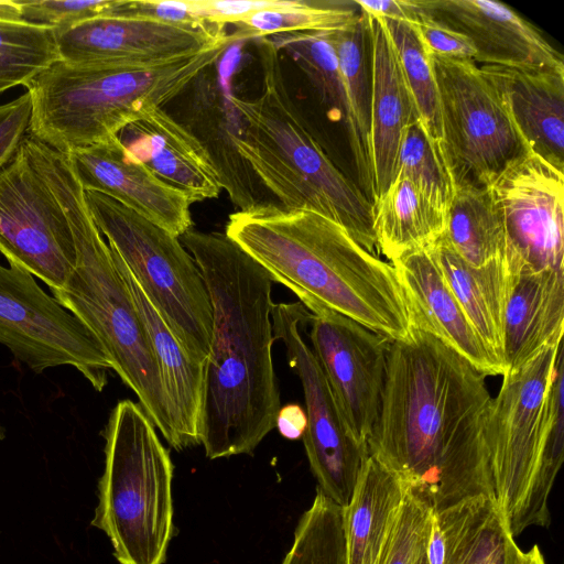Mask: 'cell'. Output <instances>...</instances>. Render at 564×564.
Listing matches in <instances>:
<instances>
[{
	"instance_id": "484cf974",
	"label": "cell",
	"mask_w": 564,
	"mask_h": 564,
	"mask_svg": "<svg viewBox=\"0 0 564 564\" xmlns=\"http://www.w3.org/2000/svg\"><path fill=\"white\" fill-rule=\"evenodd\" d=\"M427 249L470 323L489 350L505 366V311L518 270L503 256L482 267H473L442 237Z\"/></svg>"
},
{
	"instance_id": "52a82bcc",
	"label": "cell",
	"mask_w": 564,
	"mask_h": 564,
	"mask_svg": "<svg viewBox=\"0 0 564 564\" xmlns=\"http://www.w3.org/2000/svg\"><path fill=\"white\" fill-rule=\"evenodd\" d=\"M105 468L90 524L119 564H163L174 534L170 452L140 404L121 400L104 430Z\"/></svg>"
},
{
	"instance_id": "8992f818",
	"label": "cell",
	"mask_w": 564,
	"mask_h": 564,
	"mask_svg": "<svg viewBox=\"0 0 564 564\" xmlns=\"http://www.w3.org/2000/svg\"><path fill=\"white\" fill-rule=\"evenodd\" d=\"M230 44L154 63L56 61L24 86L32 105L28 133L65 154L118 137L177 97Z\"/></svg>"
},
{
	"instance_id": "8d00e7d4",
	"label": "cell",
	"mask_w": 564,
	"mask_h": 564,
	"mask_svg": "<svg viewBox=\"0 0 564 564\" xmlns=\"http://www.w3.org/2000/svg\"><path fill=\"white\" fill-rule=\"evenodd\" d=\"M282 564H346L343 507L317 489Z\"/></svg>"
},
{
	"instance_id": "2e32d148",
	"label": "cell",
	"mask_w": 564,
	"mask_h": 564,
	"mask_svg": "<svg viewBox=\"0 0 564 564\" xmlns=\"http://www.w3.org/2000/svg\"><path fill=\"white\" fill-rule=\"evenodd\" d=\"M61 59L70 63H154L228 41L224 26L182 25L106 15L56 29Z\"/></svg>"
},
{
	"instance_id": "c3c4849f",
	"label": "cell",
	"mask_w": 564,
	"mask_h": 564,
	"mask_svg": "<svg viewBox=\"0 0 564 564\" xmlns=\"http://www.w3.org/2000/svg\"><path fill=\"white\" fill-rule=\"evenodd\" d=\"M415 564H430L429 563V558H427V554H426V549L422 552V554L420 555V557L417 558Z\"/></svg>"
},
{
	"instance_id": "f6af8a7d",
	"label": "cell",
	"mask_w": 564,
	"mask_h": 564,
	"mask_svg": "<svg viewBox=\"0 0 564 564\" xmlns=\"http://www.w3.org/2000/svg\"><path fill=\"white\" fill-rule=\"evenodd\" d=\"M307 426L305 410L296 404H288L280 408L275 427L288 440H299L303 436Z\"/></svg>"
},
{
	"instance_id": "ab89813d",
	"label": "cell",
	"mask_w": 564,
	"mask_h": 564,
	"mask_svg": "<svg viewBox=\"0 0 564 564\" xmlns=\"http://www.w3.org/2000/svg\"><path fill=\"white\" fill-rule=\"evenodd\" d=\"M23 21L64 29L73 24L112 15L118 0H19Z\"/></svg>"
},
{
	"instance_id": "3957f363",
	"label": "cell",
	"mask_w": 564,
	"mask_h": 564,
	"mask_svg": "<svg viewBox=\"0 0 564 564\" xmlns=\"http://www.w3.org/2000/svg\"><path fill=\"white\" fill-rule=\"evenodd\" d=\"M491 395L486 376L431 334L412 327L391 340L369 455L434 511L444 470Z\"/></svg>"
},
{
	"instance_id": "74e56055",
	"label": "cell",
	"mask_w": 564,
	"mask_h": 564,
	"mask_svg": "<svg viewBox=\"0 0 564 564\" xmlns=\"http://www.w3.org/2000/svg\"><path fill=\"white\" fill-rule=\"evenodd\" d=\"M433 511L408 489L377 564H415L426 549Z\"/></svg>"
},
{
	"instance_id": "e575fe53",
	"label": "cell",
	"mask_w": 564,
	"mask_h": 564,
	"mask_svg": "<svg viewBox=\"0 0 564 564\" xmlns=\"http://www.w3.org/2000/svg\"><path fill=\"white\" fill-rule=\"evenodd\" d=\"M395 176L410 180L435 206L447 214L456 184L443 142L433 139L420 119L403 131Z\"/></svg>"
},
{
	"instance_id": "d6986e66",
	"label": "cell",
	"mask_w": 564,
	"mask_h": 564,
	"mask_svg": "<svg viewBox=\"0 0 564 564\" xmlns=\"http://www.w3.org/2000/svg\"><path fill=\"white\" fill-rule=\"evenodd\" d=\"M416 9L466 35L475 62L517 69L564 70L563 55L530 22L491 0H412Z\"/></svg>"
},
{
	"instance_id": "5bb4252c",
	"label": "cell",
	"mask_w": 564,
	"mask_h": 564,
	"mask_svg": "<svg viewBox=\"0 0 564 564\" xmlns=\"http://www.w3.org/2000/svg\"><path fill=\"white\" fill-rule=\"evenodd\" d=\"M488 188L502 221L505 259L518 270L564 269V172L528 149Z\"/></svg>"
},
{
	"instance_id": "f546056e",
	"label": "cell",
	"mask_w": 564,
	"mask_h": 564,
	"mask_svg": "<svg viewBox=\"0 0 564 564\" xmlns=\"http://www.w3.org/2000/svg\"><path fill=\"white\" fill-rule=\"evenodd\" d=\"M344 84L346 129L359 183L371 196L369 156L371 59L368 18L361 12L355 23L330 32ZM365 193V194H366Z\"/></svg>"
},
{
	"instance_id": "83f0119b",
	"label": "cell",
	"mask_w": 564,
	"mask_h": 564,
	"mask_svg": "<svg viewBox=\"0 0 564 564\" xmlns=\"http://www.w3.org/2000/svg\"><path fill=\"white\" fill-rule=\"evenodd\" d=\"M434 516L444 538L443 564H518L520 547L490 498L464 499Z\"/></svg>"
},
{
	"instance_id": "9a60e30c",
	"label": "cell",
	"mask_w": 564,
	"mask_h": 564,
	"mask_svg": "<svg viewBox=\"0 0 564 564\" xmlns=\"http://www.w3.org/2000/svg\"><path fill=\"white\" fill-rule=\"evenodd\" d=\"M310 339L339 410L355 438L367 445L377 421L391 339L318 304Z\"/></svg>"
},
{
	"instance_id": "7bdbcfd3",
	"label": "cell",
	"mask_w": 564,
	"mask_h": 564,
	"mask_svg": "<svg viewBox=\"0 0 564 564\" xmlns=\"http://www.w3.org/2000/svg\"><path fill=\"white\" fill-rule=\"evenodd\" d=\"M31 108L28 91L0 105V170L13 158L28 133Z\"/></svg>"
},
{
	"instance_id": "5b68a950",
	"label": "cell",
	"mask_w": 564,
	"mask_h": 564,
	"mask_svg": "<svg viewBox=\"0 0 564 564\" xmlns=\"http://www.w3.org/2000/svg\"><path fill=\"white\" fill-rule=\"evenodd\" d=\"M257 51L261 94L251 100L231 96L240 119V154L280 207L316 212L375 253L370 199L333 164L306 128L286 87L280 51L269 37L257 39Z\"/></svg>"
},
{
	"instance_id": "1f68e13d",
	"label": "cell",
	"mask_w": 564,
	"mask_h": 564,
	"mask_svg": "<svg viewBox=\"0 0 564 564\" xmlns=\"http://www.w3.org/2000/svg\"><path fill=\"white\" fill-rule=\"evenodd\" d=\"M361 11L350 2L284 0L280 7L249 13L234 23L230 43L310 31H338L357 21Z\"/></svg>"
},
{
	"instance_id": "603a6c76",
	"label": "cell",
	"mask_w": 564,
	"mask_h": 564,
	"mask_svg": "<svg viewBox=\"0 0 564 564\" xmlns=\"http://www.w3.org/2000/svg\"><path fill=\"white\" fill-rule=\"evenodd\" d=\"M481 68L497 85L528 148L564 172V70Z\"/></svg>"
},
{
	"instance_id": "4dcf8cb0",
	"label": "cell",
	"mask_w": 564,
	"mask_h": 564,
	"mask_svg": "<svg viewBox=\"0 0 564 564\" xmlns=\"http://www.w3.org/2000/svg\"><path fill=\"white\" fill-rule=\"evenodd\" d=\"M442 238L473 267L503 256L502 221L488 187H456Z\"/></svg>"
},
{
	"instance_id": "ee69618b",
	"label": "cell",
	"mask_w": 564,
	"mask_h": 564,
	"mask_svg": "<svg viewBox=\"0 0 564 564\" xmlns=\"http://www.w3.org/2000/svg\"><path fill=\"white\" fill-rule=\"evenodd\" d=\"M358 9L373 18L416 23L419 12L412 0H355Z\"/></svg>"
},
{
	"instance_id": "b9f144b4",
	"label": "cell",
	"mask_w": 564,
	"mask_h": 564,
	"mask_svg": "<svg viewBox=\"0 0 564 564\" xmlns=\"http://www.w3.org/2000/svg\"><path fill=\"white\" fill-rule=\"evenodd\" d=\"M112 15L133 17L182 25H212L192 13L186 1L118 0Z\"/></svg>"
},
{
	"instance_id": "e0dca14e",
	"label": "cell",
	"mask_w": 564,
	"mask_h": 564,
	"mask_svg": "<svg viewBox=\"0 0 564 564\" xmlns=\"http://www.w3.org/2000/svg\"><path fill=\"white\" fill-rule=\"evenodd\" d=\"M218 61L196 75L178 95L181 119H175L203 145L221 189L239 210L278 205L239 152L240 119L228 89L232 68L223 75Z\"/></svg>"
},
{
	"instance_id": "30bf717a",
	"label": "cell",
	"mask_w": 564,
	"mask_h": 564,
	"mask_svg": "<svg viewBox=\"0 0 564 564\" xmlns=\"http://www.w3.org/2000/svg\"><path fill=\"white\" fill-rule=\"evenodd\" d=\"M443 147L456 187H488L529 148L489 75L473 61L432 55Z\"/></svg>"
},
{
	"instance_id": "9c48e42d",
	"label": "cell",
	"mask_w": 564,
	"mask_h": 564,
	"mask_svg": "<svg viewBox=\"0 0 564 564\" xmlns=\"http://www.w3.org/2000/svg\"><path fill=\"white\" fill-rule=\"evenodd\" d=\"M562 343L543 349L520 369L505 372L486 410L490 499L513 538L529 527H540L535 488L552 421V380Z\"/></svg>"
},
{
	"instance_id": "4fadbf2b",
	"label": "cell",
	"mask_w": 564,
	"mask_h": 564,
	"mask_svg": "<svg viewBox=\"0 0 564 564\" xmlns=\"http://www.w3.org/2000/svg\"><path fill=\"white\" fill-rule=\"evenodd\" d=\"M0 253L51 291L64 285L76 264L66 215L22 141L0 170Z\"/></svg>"
},
{
	"instance_id": "60d3db41",
	"label": "cell",
	"mask_w": 564,
	"mask_h": 564,
	"mask_svg": "<svg viewBox=\"0 0 564 564\" xmlns=\"http://www.w3.org/2000/svg\"><path fill=\"white\" fill-rule=\"evenodd\" d=\"M416 10L420 17L413 26L431 55L475 62L476 50L466 35Z\"/></svg>"
},
{
	"instance_id": "ffe728a7",
	"label": "cell",
	"mask_w": 564,
	"mask_h": 564,
	"mask_svg": "<svg viewBox=\"0 0 564 564\" xmlns=\"http://www.w3.org/2000/svg\"><path fill=\"white\" fill-rule=\"evenodd\" d=\"M390 263L401 284L412 327L444 343L486 377L505 373V366L470 323L429 249Z\"/></svg>"
},
{
	"instance_id": "7dc6e473",
	"label": "cell",
	"mask_w": 564,
	"mask_h": 564,
	"mask_svg": "<svg viewBox=\"0 0 564 564\" xmlns=\"http://www.w3.org/2000/svg\"><path fill=\"white\" fill-rule=\"evenodd\" d=\"M518 564H545V560L540 547L533 545L529 551L520 550Z\"/></svg>"
},
{
	"instance_id": "7a4b0ae2",
	"label": "cell",
	"mask_w": 564,
	"mask_h": 564,
	"mask_svg": "<svg viewBox=\"0 0 564 564\" xmlns=\"http://www.w3.org/2000/svg\"><path fill=\"white\" fill-rule=\"evenodd\" d=\"M225 235L303 305L318 304L391 340L412 326L397 272L334 220L264 205L229 216Z\"/></svg>"
},
{
	"instance_id": "44dd1931",
	"label": "cell",
	"mask_w": 564,
	"mask_h": 564,
	"mask_svg": "<svg viewBox=\"0 0 564 564\" xmlns=\"http://www.w3.org/2000/svg\"><path fill=\"white\" fill-rule=\"evenodd\" d=\"M367 18L371 59L369 156L372 203L393 182L403 131L420 117L384 21Z\"/></svg>"
},
{
	"instance_id": "836d02e7",
	"label": "cell",
	"mask_w": 564,
	"mask_h": 564,
	"mask_svg": "<svg viewBox=\"0 0 564 564\" xmlns=\"http://www.w3.org/2000/svg\"><path fill=\"white\" fill-rule=\"evenodd\" d=\"M269 39L279 51H285L306 74L330 119L345 121L347 109L344 84L330 32L282 33Z\"/></svg>"
},
{
	"instance_id": "681fc988",
	"label": "cell",
	"mask_w": 564,
	"mask_h": 564,
	"mask_svg": "<svg viewBox=\"0 0 564 564\" xmlns=\"http://www.w3.org/2000/svg\"><path fill=\"white\" fill-rule=\"evenodd\" d=\"M3 437V431H2V427L0 426V440Z\"/></svg>"
},
{
	"instance_id": "f35d334b",
	"label": "cell",
	"mask_w": 564,
	"mask_h": 564,
	"mask_svg": "<svg viewBox=\"0 0 564 564\" xmlns=\"http://www.w3.org/2000/svg\"><path fill=\"white\" fill-rule=\"evenodd\" d=\"M554 394L553 414L540 465L535 488V510L540 527L549 528L551 513L549 497L564 459V362L560 347L552 380Z\"/></svg>"
},
{
	"instance_id": "7402d4cb",
	"label": "cell",
	"mask_w": 564,
	"mask_h": 564,
	"mask_svg": "<svg viewBox=\"0 0 564 564\" xmlns=\"http://www.w3.org/2000/svg\"><path fill=\"white\" fill-rule=\"evenodd\" d=\"M119 139L159 178L185 194L191 204L219 196L221 185L203 145L163 108L127 126Z\"/></svg>"
},
{
	"instance_id": "4316f807",
	"label": "cell",
	"mask_w": 564,
	"mask_h": 564,
	"mask_svg": "<svg viewBox=\"0 0 564 564\" xmlns=\"http://www.w3.org/2000/svg\"><path fill=\"white\" fill-rule=\"evenodd\" d=\"M408 487L375 457L365 462L343 507L346 564H377Z\"/></svg>"
},
{
	"instance_id": "d6a6232c",
	"label": "cell",
	"mask_w": 564,
	"mask_h": 564,
	"mask_svg": "<svg viewBox=\"0 0 564 564\" xmlns=\"http://www.w3.org/2000/svg\"><path fill=\"white\" fill-rule=\"evenodd\" d=\"M59 59L56 29L0 19V93L25 86Z\"/></svg>"
},
{
	"instance_id": "7c38bea8",
	"label": "cell",
	"mask_w": 564,
	"mask_h": 564,
	"mask_svg": "<svg viewBox=\"0 0 564 564\" xmlns=\"http://www.w3.org/2000/svg\"><path fill=\"white\" fill-rule=\"evenodd\" d=\"M310 318L311 312L301 302L273 304L271 311L274 339L283 343L303 389L307 426L302 437L317 489L345 507L369 452L350 432L315 354L304 340Z\"/></svg>"
},
{
	"instance_id": "bcb514c9",
	"label": "cell",
	"mask_w": 564,
	"mask_h": 564,
	"mask_svg": "<svg viewBox=\"0 0 564 564\" xmlns=\"http://www.w3.org/2000/svg\"><path fill=\"white\" fill-rule=\"evenodd\" d=\"M1 20H22L21 7L19 1H0Z\"/></svg>"
},
{
	"instance_id": "ac0fdd59",
	"label": "cell",
	"mask_w": 564,
	"mask_h": 564,
	"mask_svg": "<svg viewBox=\"0 0 564 564\" xmlns=\"http://www.w3.org/2000/svg\"><path fill=\"white\" fill-rule=\"evenodd\" d=\"M67 155L84 191L119 202L177 238L192 228L186 195L150 171L119 135Z\"/></svg>"
},
{
	"instance_id": "6da1fadb",
	"label": "cell",
	"mask_w": 564,
	"mask_h": 564,
	"mask_svg": "<svg viewBox=\"0 0 564 564\" xmlns=\"http://www.w3.org/2000/svg\"><path fill=\"white\" fill-rule=\"evenodd\" d=\"M180 240L213 308L199 444L209 459L251 454L275 427L281 408L272 361L273 281L225 234L191 228Z\"/></svg>"
},
{
	"instance_id": "ba28073f",
	"label": "cell",
	"mask_w": 564,
	"mask_h": 564,
	"mask_svg": "<svg viewBox=\"0 0 564 564\" xmlns=\"http://www.w3.org/2000/svg\"><path fill=\"white\" fill-rule=\"evenodd\" d=\"M85 198L97 228L176 340L193 359L205 362L213 334L212 303L180 238L104 194L85 191Z\"/></svg>"
},
{
	"instance_id": "f1b7e54d",
	"label": "cell",
	"mask_w": 564,
	"mask_h": 564,
	"mask_svg": "<svg viewBox=\"0 0 564 564\" xmlns=\"http://www.w3.org/2000/svg\"><path fill=\"white\" fill-rule=\"evenodd\" d=\"M371 206L377 249L390 262L427 249L445 231L446 214L403 176H395Z\"/></svg>"
},
{
	"instance_id": "d4e9b609",
	"label": "cell",
	"mask_w": 564,
	"mask_h": 564,
	"mask_svg": "<svg viewBox=\"0 0 564 564\" xmlns=\"http://www.w3.org/2000/svg\"><path fill=\"white\" fill-rule=\"evenodd\" d=\"M110 249L147 328L172 406L181 448L199 444L206 361H197L185 351L145 297L122 259L112 247Z\"/></svg>"
},
{
	"instance_id": "8fae6325",
	"label": "cell",
	"mask_w": 564,
	"mask_h": 564,
	"mask_svg": "<svg viewBox=\"0 0 564 564\" xmlns=\"http://www.w3.org/2000/svg\"><path fill=\"white\" fill-rule=\"evenodd\" d=\"M0 344L35 373L68 366L98 392L111 362L93 332L29 272L0 264Z\"/></svg>"
},
{
	"instance_id": "d590c367",
	"label": "cell",
	"mask_w": 564,
	"mask_h": 564,
	"mask_svg": "<svg viewBox=\"0 0 564 564\" xmlns=\"http://www.w3.org/2000/svg\"><path fill=\"white\" fill-rule=\"evenodd\" d=\"M383 21L395 47L420 120L433 139L443 142L440 97L432 55L412 23Z\"/></svg>"
},
{
	"instance_id": "cb8c5ba5",
	"label": "cell",
	"mask_w": 564,
	"mask_h": 564,
	"mask_svg": "<svg viewBox=\"0 0 564 564\" xmlns=\"http://www.w3.org/2000/svg\"><path fill=\"white\" fill-rule=\"evenodd\" d=\"M564 269H521L514 274L503 319L506 371L520 369L563 341Z\"/></svg>"
},
{
	"instance_id": "277c9868",
	"label": "cell",
	"mask_w": 564,
	"mask_h": 564,
	"mask_svg": "<svg viewBox=\"0 0 564 564\" xmlns=\"http://www.w3.org/2000/svg\"><path fill=\"white\" fill-rule=\"evenodd\" d=\"M22 144L65 213L75 241V268L64 285L52 291L53 296L93 332L112 370L135 393L165 441L181 451L172 406L147 328L111 249L90 215L68 155L29 134Z\"/></svg>"
}]
</instances>
